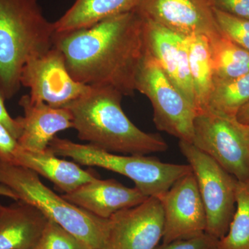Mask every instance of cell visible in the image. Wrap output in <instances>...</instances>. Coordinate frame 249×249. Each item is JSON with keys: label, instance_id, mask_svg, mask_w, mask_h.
I'll return each instance as SVG.
<instances>
[{"label": "cell", "instance_id": "cell-10", "mask_svg": "<svg viewBox=\"0 0 249 249\" xmlns=\"http://www.w3.org/2000/svg\"><path fill=\"white\" fill-rule=\"evenodd\" d=\"M164 215L160 199L147 198L108 219L103 249H155L163 238Z\"/></svg>", "mask_w": 249, "mask_h": 249}, {"label": "cell", "instance_id": "cell-13", "mask_svg": "<svg viewBox=\"0 0 249 249\" xmlns=\"http://www.w3.org/2000/svg\"><path fill=\"white\" fill-rule=\"evenodd\" d=\"M142 18L147 53L155 59L172 83L196 109L186 36Z\"/></svg>", "mask_w": 249, "mask_h": 249}, {"label": "cell", "instance_id": "cell-29", "mask_svg": "<svg viewBox=\"0 0 249 249\" xmlns=\"http://www.w3.org/2000/svg\"><path fill=\"white\" fill-rule=\"evenodd\" d=\"M236 119L240 124L245 125L249 124V103L241 108L236 115Z\"/></svg>", "mask_w": 249, "mask_h": 249}, {"label": "cell", "instance_id": "cell-23", "mask_svg": "<svg viewBox=\"0 0 249 249\" xmlns=\"http://www.w3.org/2000/svg\"><path fill=\"white\" fill-rule=\"evenodd\" d=\"M33 249H89L74 235L53 221L47 225Z\"/></svg>", "mask_w": 249, "mask_h": 249}, {"label": "cell", "instance_id": "cell-27", "mask_svg": "<svg viewBox=\"0 0 249 249\" xmlns=\"http://www.w3.org/2000/svg\"><path fill=\"white\" fill-rule=\"evenodd\" d=\"M214 9L249 20V0H211Z\"/></svg>", "mask_w": 249, "mask_h": 249}, {"label": "cell", "instance_id": "cell-28", "mask_svg": "<svg viewBox=\"0 0 249 249\" xmlns=\"http://www.w3.org/2000/svg\"><path fill=\"white\" fill-rule=\"evenodd\" d=\"M5 101L6 99L0 91V124H3L10 133L18 140L22 131L20 122L18 118L14 119L10 115L5 106Z\"/></svg>", "mask_w": 249, "mask_h": 249}, {"label": "cell", "instance_id": "cell-6", "mask_svg": "<svg viewBox=\"0 0 249 249\" xmlns=\"http://www.w3.org/2000/svg\"><path fill=\"white\" fill-rule=\"evenodd\" d=\"M135 85L136 91L145 95L151 103L157 128L179 141L192 142L197 110L147 52Z\"/></svg>", "mask_w": 249, "mask_h": 249}, {"label": "cell", "instance_id": "cell-4", "mask_svg": "<svg viewBox=\"0 0 249 249\" xmlns=\"http://www.w3.org/2000/svg\"><path fill=\"white\" fill-rule=\"evenodd\" d=\"M0 184L9 187L24 201L74 235L89 249H103L108 219L96 217L46 186L32 170L0 161Z\"/></svg>", "mask_w": 249, "mask_h": 249}, {"label": "cell", "instance_id": "cell-25", "mask_svg": "<svg viewBox=\"0 0 249 249\" xmlns=\"http://www.w3.org/2000/svg\"><path fill=\"white\" fill-rule=\"evenodd\" d=\"M218 240L204 232L196 237L159 245L155 249H217Z\"/></svg>", "mask_w": 249, "mask_h": 249}, {"label": "cell", "instance_id": "cell-26", "mask_svg": "<svg viewBox=\"0 0 249 249\" xmlns=\"http://www.w3.org/2000/svg\"><path fill=\"white\" fill-rule=\"evenodd\" d=\"M21 145L3 124H0V161L14 164Z\"/></svg>", "mask_w": 249, "mask_h": 249}, {"label": "cell", "instance_id": "cell-24", "mask_svg": "<svg viewBox=\"0 0 249 249\" xmlns=\"http://www.w3.org/2000/svg\"><path fill=\"white\" fill-rule=\"evenodd\" d=\"M214 13L220 30L235 43L249 52V20L217 9H214Z\"/></svg>", "mask_w": 249, "mask_h": 249}, {"label": "cell", "instance_id": "cell-3", "mask_svg": "<svg viewBox=\"0 0 249 249\" xmlns=\"http://www.w3.org/2000/svg\"><path fill=\"white\" fill-rule=\"evenodd\" d=\"M55 34L39 0H0V91L5 99L17 94L25 64L53 48Z\"/></svg>", "mask_w": 249, "mask_h": 249}, {"label": "cell", "instance_id": "cell-7", "mask_svg": "<svg viewBox=\"0 0 249 249\" xmlns=\"http://www.w3.org/2000/svg\"><path fill=\"white\" fill-rule=\"evenodd\" d=\"M178 146L196 178L206 211V232L221 240L235 213L238 180L191 142L179 141Z\"/></svg>", "mask_w": 249, "mask_h": 249}, {"label": "cell", "instance_id": "cell-32", "mask_svg": "<svg viewBox=\"0 0 249 249\" xmlns=\"http://www.w3.org/2000/svg\"><path fill=\"white\" fill-rule=\"evenodd\" d=\"M2 205H1V202H0V211H1V208H2Z\"/></svg>", "mask_w": 249, "mask_h": 249}, {"label": "cell", "instance_id": "cell-22", "mask_svg": "<svg viewBox=\"0 0 249 249\" xmlns=\"http://www.w3.org/2000/svg\"><path fill=\"white\" fill-rule=\"evenodd\" d=\"M217 249H249V181L237 182L235 213Z\"/></svg>", "mask_w": 249, "mask_h": 249}, {"label": "cell", "instance_id": "cell-1", "mask_svg": "<svg viewBox=\"0 0 249 249\" xmlns=\"http://www.w3.org/2000/svg\"><path fill=\"white\" fill-rule=\"evenodd\" d=\"M54 47L76 81L132 96L146 55L143 19L132 11L89 27L55 34Z\"/></svg>", "mask_w": 249, "mask_h": 249}, {"label": "cell", "instance_id": "cell-31", "mask_svg": "<svg viewBox=\"0 0 249 249\" xmlns=\"http://www.w3.org/2000/svg\"><path fill=\"white\" fill-rule=\"evenodd\" d=\"M246 132H247V137H248L249 141V124L248 125H245Z\"/></svg>", "mask_w": 249, "mask_h": 249}, {"label": "cell", "instance_id": "cell-16", "mask_svg": "<svg viewBox=\"0 0 249 249\" xmlns=\"http://www.w3.org/2000/svg\"><path fill=\"white\" fill-rule=\"evenodd\" d=\"M49 219L40 211L18 200L0 211V249H33Z\"/></svg>", "mask_w": 249, "mask_h": 249}, {"label": "cell", "instance_id": "cell-21", "mask_svg": "<svg viewBox=\"0 0 249 249\" xmlns=\"http://www.w3.org/2000/svg\"><path fill=\"white\" fill-rule=\"evenodd\" d=\"M248 103L249 73L234 79L214 80L206 109L236 117L241 108Z\"/></svg>", "mask_w": 249, "mask_h": 249}, {"label": "cell", "instance_id": "cell-2", "mask_svg": "<svg viewBox=\"0 0 249 249\" xmlns=\"http://www.w3.org/2000/svg\"><path fill=\"white\" fill-rule=\"evenodd\" d=\"M123 96L111 88L91 86L65 107L71 113L78 138L111 153L147 155L166 151L168 144L160 135L143 132L129 120L121 107Z\"/></svg>", "mask_w": 249, "mask_h": 249}, {"label": "cell", "instance_id": "cell-19", "mask_svg": "<svg viewBox=\"0 0 249 249\" xmlns=\"http://www.w3.org/2000/svg\"><path fill=\"white\" fill-rule=\"evenodd\" d=\"M190 73L197 113L207 107L213 86L214 74L209 38L200 34L186 36Z\"/></svg>", "mask_w": 249, "mask_h": 249}, {"label": "cell", "instance_id": "cell-20", "mask_svg": "<svg viewBox=\"0 0 249 249\" xmlns=\"http://www.w3.org/2000/svg\"><path fill=\"white\" fill-rule=\"evenodd\" d=\"M209 38L214 80L234 79L249 73V52L219 30Z\"/></svg>", "mask_w": 249, "mask_h": 249}, {"label": "cell", "instance_id": "cell-15", "mask_svg": "<svg viewBox=\"0 0 249 249\" xmlns=\"http://www.w3.org/2000/svg\"><path fill=\"white\" fill-rule=\"evenodd\" d=\"M62 197L96 217L108 219L119 211L138 206L148 196L137 187L129 188L114 179L97 178Z\"/></svg>", "mask_w": 249, "mask_h": 249}, {"label": "cell", "instance_id": "cell-11", "mask_svg": "<svg viewBox=\"0 0 249 249\" xmlns=\"http://www.w3.org/2000/svg\"><path fill=\"white\" fill-rule=\"evenodd\" d=\"M158 199L164 215L162 243L192 238L206 232V211L193 172L179 178Z\"/></svg>", "mask_w": 249, "mask_h": 249}, {"label": "cell", "instance_id": "cell-18", "mask_svg": "<svg viewBox=\"0 0 249 249\" xmlns=\"http://www.w3.org/2000/svg\"><path fill=\"white\" fill-rule=\"evenodd\" d=\"M138 0H75L58 20L55 34L89 27L96 23L134 11Z\"/></svg>", "mask_w": 249, "mask_h": 249}, {"label": "cell", "instance_id": "cell-8", "mask_svg": "<svg viewBox=\"0 0 249 249\" xmlns=\"http://www.w3.org/2000/svg\"><path fill=\"white\" fill-rule=\"evenodd\" d=\"M191 143L239 181H249V141L236 117L205 109L196 114Z\"/></svg>", "mask_w": 249, "mask_h": 249}, {"label": "cell", "instance_id": "cell-14", "mask_svg": "<svg viewBox=\"0 0 249 249\" xmlns=\"http://www.w3.org/2000/svg\"><path fill=\"white\" fill-rule=\"evenodd\" d=\"M24 116L20 122L19 145L32 152H44L58 132L73 128V116L67 107H53L40 101H34L29 94L19 100Z\"/></svg>", "mask_w": 249, "mask_h": 249}, {"label": "cell", "instance_id": "cell-17", "mask_svg": "<svg viewBox=\"0 0 249 249\" xmlns=\"http://www.w3.org/2000/svg\"><path fill=\"white\" fill-rule=\"evenodd\" d=\"M14 165L24 167L47 178L65 194L97 178L89 170H83L76 162L58 158L48 150L32 152L21 146Z\"/></svg>", "mask_w": 249, "mask_h": 249}, {"label": "cell", "instance_id": "cell-5", "mask_svg": "<svg viewBox=\"0 0 249 249\" xmlns=\"http://www.w3.org/2000/svg\"><path fill=\"white\" fill-rule=\"evenodd\" d=\"M48 150L71 158L78 164L100 167L124 175L148 197L160 198L179 178L193 172L189 164L164 163L145 155H118L58 137L49 143Z\"/></svg>", "mask_w": 249, "mask_h": 249}, {"label": "cell", "instance_id": "cell-30", "mask_svg": "<svg viewBox=\"0 0 249 249\" xmlns=\"http://www.w3.org/2000/svg\"><path fill=\"white\" fill-rule=\"evenodd\" d=\"M0 196H6V197L11 198L14 200L18 201V196L15 194L14 192L9 187L4 186V185L0 184Z\"/></svg>", "mask_w": 249, "mask_h": 249}, {"label": "cell", "instance_id": "cell-9", "mask_svg": "<svg viewBox=\"0 0 249 249\" xmlns=\"http://www.w3.org/2000/svg\"><path fill=\"white\" fill-rule=\"evenodd\" d=\"M20 84L30 90L31 99L57 108L66 107L91 88L72 78L61 52L54 47L25 64Z\"/></svg>", "mask_w": 249, "mask_h": 249}, {"label": "cell", "instance_id": "cell-12", "mask_svg": "<svg viewBox=\"0 0 249 249\" xmlns=\"http://www.w3.org/2000/svg\"><path fill=\"white\" fill-rule=\"evenodd\" d=\"M134 11L183 36H209L219 30L211 0H138Z\"/></svg>", "mask_w": 249, "mask_h": 249}]
</instances>
